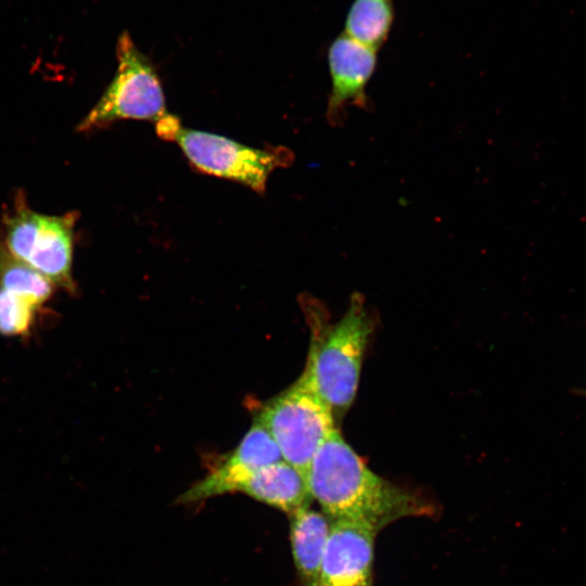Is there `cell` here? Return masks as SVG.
I'll return each instance as SVG.
<instances>
[{"label": "cell", "mask_w": 586, "mask_h": 586, "mask_svg": "<svg viewBox=\"0 0 586 586\" xmlns=\"http://www.w3.org/2000/svg\"><path fill=\"white\" fill-rule=\"evenodd\" d=\"M307 486L330 520L360 523L374 532L407 517H433L435 504L372 472L337 429L314 456Z\"/></svg>", "instance_id": "6da1fadb"}, {"label": "cell", "mask_w": 586, "mask_h": 586, "mask_svg": "<svg viewBox=\"0 0 586 586\" xmlns=\"http://www.w3.org/2000/svg\"><path fill=\"white\" fill-rule=\"evenodd\" d=\"M373 331L364 298L355 293L342 318L327 327L311 344L303 375L334 417L353 404L369 337Z\"/></svg>", "instance_id": "7a4b0ae2"}, {"label": "cell", "mask_w": 586, "mask_h": 586, "mask_svg": "<svg viewBox=\"0 0 586 586\" xmlns=\"http://www.w3.org/2000/svg\"><path fill=\"white\" fill-rule=\"evenodd\" d=\"M334 418L331 408L301 374L262 408L255 421L269 432L283 460L306 480L314 456L336 430Z\"/></svg>", "instance_id": "3957f363"}, {"label": "cell", "mask_w": 586, "mask_h": 586, "mask_svg": "<svg viewBox=\"0 0 586 586\" xmlns=\"http://www.w3.org/2000/svg\"><path fill=\"white\" fill-rule=\"evenodd\" d=\"M117 69L97 104L78 124L88 132L119 119L157 123L169 113L160 77L150 60L137 48L127 31L116 46Z\"/></svg>", "instance_id": "277c9868"}, {"label": "cell", "mask_w": 586, "mask_h": 586, "mask_svg": "<svg viewBox=\"0 0 586 586\" xmlns=\"http://www.w3.org/2000/svg\"><path fill=\"white\" fill-rule=\"evenodd\" d=\"M77 213L49 216L16 202L4 219L3 244L20 260L66 291L75 290L72 275Z\"/></svg>", "instance_id": "5b68a950"}, {"label": "cell", "mask_w": 586, "mask_h": 586, "mask_svg": "<svg viewBox=\"0 0 586 586\" xmlns=\"http://www.w3.org/2000/svg\"><path fill=\"white\" fill-rule=\"evenodd\" d=\"M167 141H175L200 173L246 186L264 194L269 175L293 162L284 146L256 149L219 135L183 128L179 123Z\"/></svg>", "instance_id": "8992f818"}, {"label": "cell", "mask_w": 586, "mask_h": 586, "mask_svg": "<svg viewBox=\"0 0 586 586\" xmlns=\"http://www.w3.org/2000/svg\"><path fill=\"white\" fill-rule=\"evenodd\" d=\"M283 460L269 432L257 421L226 459L177 498V504H190L228 493H235L255 471Z\"/></svg>", "instance_id": "52a82bcc"}, {"label": "cell", "mask_w": 586, "mask_h": 586, "mask_svg": "<svg viewBox=\"0 0 586 586\" xmlns=\"http://www.w3.org/2000/svg\"><path fill=\"white\" fill-rule=\"evenodd\" d=\"M377 534L360 523L331 520L316 586H373Z\"/></svg>", "instance_id": "ba28073f"}, {"label": "cell", "mask_w": 586, "mask_h": 586, "mask_svg": "<svg viewBox=\"0 0 586 586\" xmlns=\"http://www.w3.org/2000/svg\"><path fill=\"white\" fill-rule=\"evenodd\" d=\"M328 62L332 86L327 117L335 126L343 123L346 104L367 107L366 87L377 66V50L343 33L331 43Z\"/></svg>", "instance_id": "9c48e42d"}, {"label": "cell", "mask_w": 586, "mask_h": 586, "mask_svg": "<svg viewBox=\"0 0 586 586\" xmlns=\"http://www.w3.org/2000/svg\"><path fill=\"white\" fill-rule=\"evenodd\" d=\"M238 492L288 514L309 506L313 499L305 477L284 460L255 471Z\"/></svg>", "instance_id": "30bf717a"}, {"label": "cell", "mask_w": 586, "mask_h": 586, "mask_svg": "<svg viewBox=\"0 0 586 586\" xmlns=\"http://www.w3.org/2000/svg\"><path fill=\"white\" fill-rule=\"evenodd\" d=\"M288 515L292 555L298 577L303 586H316L331 520L309 506Z\"/></svg>", "instance_id": "8fae6325"}, {"label": "cell", "mask_w": 586, "mask_h": 586, "mask_svg": "<svg viewBox=\"0 0 586 586\" xmlns=\"http://www.w3.org/2000/svg\"><path fill=\"white\" fill-rule=\"evenodd\" d=\"M393 18V0H355L346 17L344 34L378 50L387 39Z\"/></svg>", "instance_id": "7c38bea8"}, {"label": "cell", "mask_w": 586, "mask_h": 586, "mask_svg": "<svg viewBox=\"0 0 586 586\" xmlns=\"http://www.w3.org/2000/svg\"><path fill=\"white\" fill-rule=\"evenodd\" d=\"M0 289L22 296L40 307L53 294L54 284L29 265L14 257L0 241Z\"/></svg>", "instance_id": "4fadbf2b"}, {"label": "cell", "mask_w": 586, "mask_h": 586, "mask_svg": "<svg viewBox=\"0 0 586 586\" xmlns=\"http://www.w3.org/2000/svg\"><path fill=\"white\" fill-rule=\"evenodd\" d=\"M39 306L0 289V334L21 336L30 332Z\"/></svg>", "instance_id": "5bb4252c"}, {"label": "cell", "mask_w": 586, "mask_h": 586, "mask_svg": "<svg viewBox=\"0 0 586 586\" xmlns=\"http://www.w3.org/2000/svg\"><path fill=\"white\" fill-rule=\"evenodd\" d=\"M585 395H586V392H585Z\"/></svg>", "instance_id": "9a60e30c"}]
</instances>
